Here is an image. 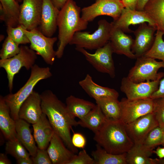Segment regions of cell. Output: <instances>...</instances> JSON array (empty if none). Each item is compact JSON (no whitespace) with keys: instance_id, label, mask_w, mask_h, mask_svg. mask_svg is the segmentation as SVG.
Instances as JSON below:
<instances>
[{"instance_id":"obj_29","label":"cell","mask_w":164,"mask_h":164,"mask_svg":"<svg viewBox=\"0 0 164 164\" xmlns=\"http://www.w3.org/2000/svg\"><path fill=\"white\" fill-rule=\"evenodd\" d=\"M107 119L99 106L95 108L86 116L78 121V125L88 128L94 134L101 128Z\"/></svg>"},{"instance_id":"obj_27","label":"cell","mask_w":164,"mask_h":164,"mask_svg":"<svg viewBox=\"0 0 164 164\" xmlns=\"http://www.w3.org/2000/svg\"><path fill=\"white\" fill-rule=\"evenodd\" d=\"M153 151L142 144H134L126 152L127 164H154L153 159L150 158Z\"/></svg>"},{"instance_id":"obj_15","label":"cell","mask_w":164,"mask_h":164,"mask_svg":"<svg viewBox=\"0 0 164 164\" xmlns=\"http://www.w3.org/2000/svg\"><path fill=\"white\" fill-rule=\"evenodd\" d=\"M157 30L155 26L144 22L140 24L138 28L133 31L135 39L132 51L136 58L144 56L151 48L155 40L154 34Z\"/></svg>"},{"instance_id":"obj_25","label":"cell","mask_w":164,"mask_h":164,"mask_svg":"<svg viewBox=\"0 0 164 164\" xmlns=\"http://www.w3.org/2000/svg\"><path fill=\"white\" fill-rule=\"evenodd\" d=\"M16 131L18 139L28 151L32 157L36 155L38 148L32 135L29 123L21 119L15 121Z\"/></svg>"},{"instance_id":"obj_33","label":"cell","mask_w":164,"mask_h":164,"mask_svg":"<svg viewBox=\"0 0 164 164\" xmlns=\"http://www.w3.org/2000/svg\"><path fill=\"white\" fill-rule=\"evenodd\" d=\"M26 149L18 139L14 140H8L6 143V153L11 155L16 159L30 157V155Z\"/></svg>"},{"instance_id":"obj_20","label":"cell","mask_w":164,"mask_h":164,"mask_svg":"<svg viewBox=\"0 0 164 164\" xmlns=\"http://www.w3.org/2000/svg\"><path fill=\"white\" fill-rule=\"evenodd\" d=\"M134 39L121 30L112 28L110 42L113 53L123 55L128 58H136L132 51Z\"/></svg>"},{"instance_id":"obj_41","label":"cell","mask_w":164,"mask_h":164,"mask_svg":"<svg viewBox=\"0 0 164 164\" xmlns=\"http://www.w3.org/2000/svg\"><path fill=\"white\" fill-rule=\"evenodd\" d=\"M159 97H164V76L160 81L158 89L152 94L150 98L154 99Z\"/></svg>"},{"instance_id":"obj_48","label":"cell","mask_w":164,"mask_h":164,"mask_svg":"<svg viewBox=\"0 0 164 164\" xmlns=\"http://www.w3.org/2000/svg\"><path fill=\"white\" fill-rule=\"evenodd\" d=\"M154 164H164V158L162 159H153Z\"/></svg>"},{"instance_id":"obj_35","label":"cell","mask_w":164,"mask_h":164,"mask_svg":"<svg viewBox=\"0 0 164 164\" xmlns=\"http://www.w3.org/2000/svg\"><path fill=\"white\" fill-rule=\"evenodd\" d=\"M11 38L7 36L5 40L0 52L1 59L11 58L18 54L20 51V46Z\"/></svg>"},{"instance_id":"obj_39","label":"cell","mask_w":164,"mask_h":164,"mask_svg":"<svg viewBox=\"0 0 164 164\" xmlns=\"http://www.w3.org/2000/svg\"><path fill=\"white\" fill-rule=\"evenodd\" d=\"M31 158L33 164H53L47 150L45 149L38 148L35 156Z\"/></svg>"},{"instance_id":"obj_28","label":"cell","mask_w":164,"mask_h":164,"mask_svg":"<svg viewBox=\"0 0 164 164\" xmlns=\"http://www.w3.org/2000/svg\"><path fill=\"white\" fill-rule=\"evenodd\" d=\"M143 11L154 22L157 30L164 33V0H150Z\"/></svg>"},{"instance_id":"obj_5","label":"cell","mask_w":164,"mask_h":164,"mask_svg":"<svg viewBox=\"0 0 164 164\" xmlns=\"http://www.w3.org/2000/svg\"><path fill=\"white\" fill-rule=\"evenodd\" d=\"M98 26L97 29L91 33L82 31L76 32L69 44L90 50L104 46L110 41L112 25L106 20L101 19L98 21Z\"/></svg>"},{"instance_id":"obj_23","label":"cell","mask_w":164,"mask_h":164,"mask_svg":"<svg viewBox=\"0 0 164 164\" xmlns=\"http://www.w3.org/2000/svg\"><path fill=\"white\" fill-rule=\"evenodd\" d=\"M0 129L8 140L17 139L15 121L11 117L10 109L3 97H0Z\"/></svg>"},{"instance_id":"obj_3","label":"cell","mask_w":164,"mask_h":164,"mask_svg":"<svg viewBox=\"0 0 164 164\" xmlns=\"http://www.w3.org/2000/svg\"><path fill=\"white\" fill-rule=\"evenodd\" d=\"M108 152L115 154L127 152L134 143L128 136L125 125L120 121L107 120L94 138Z\"/></svg>"},{"instance_id":"obj_34","label":"cell","mask_w":164,"mask_h":164,"mask_svg":"<svg viewBox=\"0 0 164 164\" xmlns=\"http://www.w3.org/2000/svg\"><path fill=\"white\" fill-rule=\"evenodd\" d=\"M163 135L161 127L158 126L149 132L142 144L147 148L153 150L155 147L162 145Z\"/></svg>"},{"instance_id":"obj_37","label":"cell","mask_w":164,"mask_h":164,"mask_svg":"<svg viewBox=\"0 0 164 164\" xmlns=\"http://www.w3.org/2000/svg\"><path fill=\"white\" fill-rule=\"evenodd\" d=\"M153 99L154 105L152 113L159 125H164V97H159Z\"/></svg>"},{"instance_id":"obj_26","label":"cell","mask_w":164,"mask_h":164,"mask_svg":"<svg viewBox=\"0 0 164 164\" xmlns=\"http://www.w3.org/2000/svg\"><path fill=\"white\" fill-rule=\"evenodd\" d=\"M67 107L71 114L80 119L87 114L96 105L90 101L71 95L67 97Z\"/></svg>"},{"instance_id":"obj_9","label":"cell","mask_w":164,"mask_h":164,"mask_svg":"<svg viewBox=\"0 0 164 164\" xmlns=\"http://www.w3.org/2000/svg\"><path fill=\"white\" fill-rule=\"evenodd\" d=\"M76 50L84 56L87 60L98 71L106 73L111 78L115 77V68L112 55L113 52L110 41L91 53L85 49L76 47Z\"/></svg>"},{"instance_id":"obj_21","label":"cell","mask_w":164,"mask_h":164,"mask_svg":"<svg viewBox=\"0 0 164 164\" xmlns=\"http://www.w3.org/2000/svg\"><path fill=\"white\" fill-rule=\"evenodd\" d=\"M79 85L87 94L95 100L107 98L118 99V93L114 89L100 86L95 83L92 77L87 74L79 82Z\"/></svg>"},{"instance_id":"obj_13","label":"cell","mask_w":164,"mask_h":164,"mask_svg":"<svg viewBox=\"0 0 164 164\" xmlns=\"http://www.w3.org/2000/svg\"><path fill=\"white\" fill-rule=\"evenodd\" d=\"M125 125L127 134L134 144H142L149 132L159 126L152 113Z\"/></svg>"},{"instance_id":"obj_40","label":"cell","mask_w":164,"mask_h":164,"mask_svg":"<svg viewBox=\"0 0 164 164\" xmlns=\"http://www.w3.org/2000/svg\"><path fill=\"white\" fill-rule=\"evenodd\" d=\"M72 143L77 148L83 149L86 144V140L84 136L80 133H74L71 136Z\"/></svg>"},{"instance_id":"obj_1","label":"cell","mask_w":164,"mask_h":164,"mask_svg":"<svg viewBox=\"0 0 164 164\" xmlns=\"http://www.w3.org/2000/svg\"><path fill=\"white\" fill-rule=\"evenodd\" d=\"M40 94L43 113L46 116L54 132L62 140L66 146L75 154L77 149L71 142V130L78 125L75 118L69 112L66 104L51 90H46Z\"/></svg>"},{"instance_id":"obj_6","label":"cell","mask_w":164,"mask_h":164,"mask_svg":"<svg viewBox=\"0 0 164 164\" xmlns=\"http://www.w3.org/2000/svg\"><path fill=\"white\" fill-rule=\"evenodd\" d=\"M37 54L30 47L25 45L20 46L19 53L11 58L0 60V67L5 71L8 79V87L10 92L13 87L15 76L22 68L27 70L31 69L35 64Z\"/></svg>"},{"instance_id":"obj_50","label":"cell","mask_w":164,"mask_h":164,"mask_svg":"<svg viewBox=\"0 0 164 164\" xmlns=\"http://www.w3.org/2000/svg\"><path fill=\"white\" fill-rule=\"evenodd\" d=\"M160 126L161 127L163 132V134L164 135V125Z\"/></svg>"},{"instance_id":"obj_17","label":"cell","mask_w":164,"mask_h":164,"mask_svg":"<svg viewBox=\"0 0 164 164\" xmlns=\"http://www.w3.org/2000/svg\"><path fill=\"white\" fill-rule=\"evenodd\" d=\"M43 113L40 94L33 91L21 106L19 118L33 124L38 120Z\"/></svg>"},{"instance_id":"obj_45","label":"cell","mask_w":164,"mask_h":164,"mask_svg":"<svg viewBox=\"0 0 164 164\" xmlns=\"http://www.w3.org/2000/svg\"><path fill=\"white\" fill-rule=\"evenodd\" d=\"M16 162L18 164H32L33 161L31 158H22L16 159Z\"/></svg>"},{"instance_id":"obj_22","label":"cell","mask_w":164,"mask_h":164,"mask_svg":"<svg viewBox=\"0 0 164 164\" xmlns=\"http://www.w3.org/2000/svg\"><path fill=\"white\" fill-rule=\"evenodd\" d=\"M32 127L38 148L46 149L54 132L46 115L43 113L38 120L32 124Z\"/></svg>"},{"instance_id":"obj_32","label":"cell","mask_w":164,"mask_h":164,"mask_svg":"<svg viewBox=\"0 0 164 164\" xmlns=\"http://www.w3.org/2000/svg\"><path fill=\"white\" fill-rule=\"evenodd\" d=\"M164 34L161 31L157 30L153 45L144 56L164 62V41L162 38Z\"/></svg>"},{"instance_id":"obj_43","label":"cell","mask_w":164,"mask_h":164,"mask_svg":"<svg viewBox=\"0 0 164 164\" xmlns=\"http://www.w3.org/2000/svg\"><path fill=\"white\" fill-rule=\"evenodd\" d=\"M68 0H51V1L54 6L60 10Z\"/></svg>"},{"instance_id":"obj_14","label":"cell","mask_w":164,"mask_h":164,"mask_svg":"<svg viewBox=\"0 0 164 164\" xmlns=\"http://www.w3.org/2000/svg\"><path fill=\"white\" fill-rule=\"evenodd\" d=\"M43 0H22L20 5L19 25L30 30L40 26Z\"/></svg>"},{"instance_id":"obj_42","label":"cell","mask_w":164,"mask_h":164,"mask_svg":"<svg viewBox=\"0 0 164 164\" xmlns=\"http://www.w3.org/2000/svg\"><path fill=\"white\" fill-rule=\"evenodd\" d=\"M125 8L136 9L138 0H121Z\"/></svg>"},{"instance_id":"obj_24","label":"cell","mask_w":164,"mask_h":164,"mask_svg":"<svg viewBox=\"0 0 164 164\" xmlns=\"http://www.w3.org/2000/svg\"><path fill=\"white\" fill-rule=\"evenodd\" d=\"M0 19L7 26L19 25L20 5L16 0H0Z\"/></svg>"},{"instance_id":"obj_47","label":"cell","mask_w":164,"mask_h":164,"mask_svg":"<svg viewBox=\"0 0 164 164\" xmlns=\"http://www.w3.org/2000/svg\"><path fill=\"white\" fill-rule=\"evenodd\" d=\"M155 153L160 159L164 158V147H158L155 151H153Z\"/></svg>"},{"instance_id":"obj_36","label":"cell","mask_w":164,"mask_h":164,"mask_svg":"<svg viewBox=\"0 0 164 164\" xmlns=\"http://www.w3.org/2000/svg\"><path fill=\"white\" fill-rule=\"evenodd\" d=\"M23 27L21 25L15 27L7 26L6 32L8 36L19 45L30 43L28 37L23 31Z\"/></svg>"},{"instance_id":"obj_7","label":"cell","mask_w":164,"mask_h":164,"mask_svg":"<svg viewBox=\"0 0 164 164\" xmlns=\"http://www.w3.org/2000/svg\"><path fill=\"white\" fill-rule=\"evenodd\" d=\"M134 65L130 69L127 77L135 82L153 81L162 79L164 73H158L161 68H164V62L144 56L136 58Z\"/></svg>"},{"instance_id":"obj_19","label":"cell","mask_w":164,"mask_h":164,"mask_svg":"<svg viewBox=\"0 0 164 164\" xmlns=\"http://www.w3.org/2000/svg\"><path fill=\"white\" fill-rule=\"evenodd\" d=\"M47 150L53 164H69L76 154L66 147L62 140L55 132Z\"/></svg>"},{"instance_id":"obj_31","label":"cell","mask_w":164,"mask_h":164,"mask_svg":"<svg viewBox=\"0 0 164 164\" xmlns=\"http://www.w3.org/2000/svg\"><path fill=\"white\" fill-rule=\"evenodd\" d=\"M95 101L107 120L120 121L121 110L120 101L118 99L107 98Z\"/></svg>"},{"instance_id":"obj_11","label":"cell","mask_w":164,"mask_h":164,"mask_svg":"<svg viewBox=\"0 0 164 164\" xmlns=\"http://www.w3.org/2000/svg\"><path fill=\"white\" fill-rule=\"evenodd\" d=\"M120 101V121L125 125L153 112L154 103L151 98L129 100L123 98Z\"/></svg>"},{"instance_id":"obj_10","label":"cell","mask_w":164,"mask_h":164,"mask_svg":"<svg viewBox=\"0 0 164 164\" xmlns=\"http://www.w3.org/2000/svg\"><path fill=\"white\" fill-rule=\"evenodd\" d=\"M125 8L121 0H97L81 9V17L88 22L101 15L110 16L115 20L119 17Z\"/></svg>"},{"instance_id":"obj_18","label":"cell","mask_w":164,"mask_h":164,"mask_svg":"<svg viewBox=\"0 0 164 164\" xmlns=\"http://www.w3.org/2000/svg\"><path fill=\"white\" fill-rule=\"evenodd\" d=\"M51 0H43L40 30L45 36L52 37L57 28V21L60 11Z\"/></svg>"},{"instance_id":"obj_49","label":"cell","mask_w":164,"mask_h":164,"mask_svg":"<svg viewBox=\"0 0 164 164\" xmlns=\"http://www.w3.org/2000/svg\"><path fill=\"white\" fill-rule=\"evenodd\" d=\"M161 145H162L163 146H164V134L163 136L162 141V143Z\"/></svg>"},{"instance_id":"obj_16","label":"cell","mask_w":164,"mask_h":164,"mask_svg":"<svg viewBox=\"0 0 164 164\" xmlns=\"http://www.w3.org/2000/svg\"><path fill=\"white\" fill-rule=\"evenodd\" d=\"M144 22L155 27L154 22L144 11L125 8L119 17L111 23L113 28L120 29L125 32H131L133 31L129 29L130 26Z\"/></svg>"},{"instance_id":"obj_38","label":"cell","mask_w":164,"mask_h":164,"mask_svg":"<svg viewBox=\"0 0 164 164\" xmlns=\"http://www.w3.org/2000/svg\"><path fill=\"white\" fill-rule=\"evenodd\" d=\"M69 164H95V162L93 158L83 149L77 155H75Z\"/></svg>"},{"instance_id":"obj_44","label":"cell","mask_w":164,"mask_h":164,"mask_svg":"<svg viewBox=\"0 0 164 164\" xmlns=\"http://www.w3.org/2000/svg\"><path fill=\"white\" fill-rule=\"evenodd\" d=\"M150 0H138L136 8V10L143 11L144 8L147 3Z\"/></svg>"},{"instance_id":"obj_4","label":"cell","mask_w":164,"mask_h":164,"mask_svg":"<svg viewBox=\"0 0 164 164\" xmlns=\"http://www.w3.org/2000/svg\"><path fill=\"white\" fill-rule=\"evenodd\" d=\"M31 70L29 79L18 91L14 94L11 93L3 97L10 109L11 117L15 121L19 119V113L21 106L33 91L36 84L39 81L52 76L48 67H41L35 64Z\"/></svg>"},{"instance_id":"obj_8","label":"cell","mask_w":164,"mask_h":164,"mask_svg":"<svg viewBox=\"0 0 164 164\" xmlns=\"http://www.w3.org/2000/svg\"><path fill=\"white\" fill-rule=\"evenodd\" d=\"M38 28L28 30L23 27V30L29 40L30 47L40 56L46 63L52 65L56 57L53 46L57 38L45 36Z\"/></svg>"},{"instance_id":"obj_51","label":"cell","mask_w":164,"mask_h":164,"mask_svg":"<svg viewBox=\"0 0 164 164\" xmlns=\"http://www.w3.org/2000/svg\"><path fill=\"white\" fill-rule=\"evenodd\" d=\"M18 2H22V0H16Z\"/></svg>"},{"instance_id":"obj_2","label":"cell","mask_w":164,"mask_h":164,"mask_svg":"<svg viewBox=\"0 0 164 164\" xmlns=\"http://www.w3.org/2000/svg\"><path fill=\"white\" fill-rule=\"evenodd\" d=\"M81 11L73 0H68L60 10L57 21L59 41L56 56L58 58L62 57L74 34L87 28L88 22L80 16Z\"/></svg>"},{"instance_id":"obj_12","label":"cell","mask_w":164,"mask_h":164,"mask_svg":"<svg viewBox=\"0 0 164 164\" xmlns=\"http://www.w3.org/2000/svg\"><path fill=\"white\" fill-rule=\"evenodd\" d=\"M161 79L136 83L131 80L127 77H124L121 80L120 90L129 100L150 98L158 89Z\"/></svg>"},{"instance_id":"obj_30","label":"cell","mask_w":164,"mask_h":164,"mask_svg":"<svg viewBox=\"0 0 164 164\" xmlns=\"http://www.w3.org/2000/svg\"><path fill=\"white\" fill-rule=\"evenodd\" d=\"M91 154L95 164H127L126 152L119 154L111 153L97 144L96 149L92 151Z\"/></svg>"},{"instance_id":"obj_46","label":"cell","mask_w":164,"mask_h":164,"mask_svg":"<svg viewBox=\"0 0 164 164\" xmlns=\"http://www.w3.org/2000/svg\"><path fill=\"white\" fill-rule=\"evenodd\" d=\"M11 162L8 158L6 154L1 153L0 154V164H11Z\"/></svg>"}]
</instances>
